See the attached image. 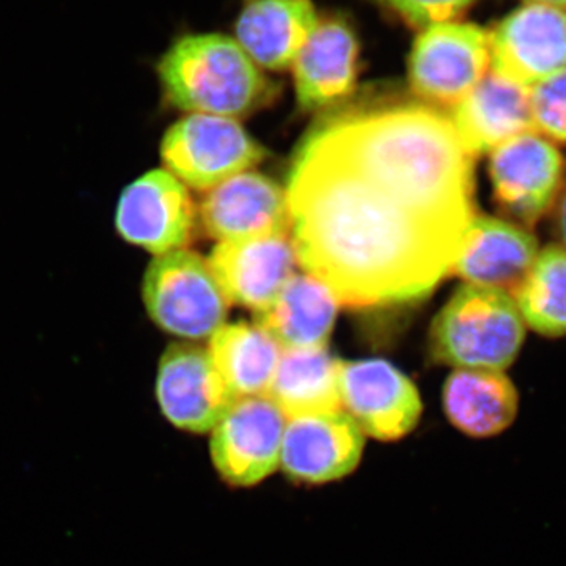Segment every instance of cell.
Returning a JSON list of instances; mask_svg holds the SVG:
<instances>
[{
    "label": "cell",
    "mask_w": 566,
    "mask_h": 566,
    "mask_svg": "<svg viewBox=\"0 0 566 566\" xmlns=\"http://www.w3.org/2000/svg\"><path fill=\"white\" fill-rule=\"evenodd\" d=\"M319 24L311 0H252L234 28V40L262 69H290Z\"/></svg>",
    "instance_id": "19"
},
{
    "label": "cell",
    "mask_w": 566,
    "mask_h": 566,
    "mask_svg": "<svg viewBox=\"0 0 566 566\" xmlns=\"http://www.w3.org/2000/svg\"><path fill=\"white\" fill-rule=\"evenodd\" d=\"M524 324L512 294L465 283L436 316L431 354L457 370L504 371L524 344Z\"/></svg>",
    "instance_id": "3"
},
{
    "label": "cell",
    "mask_w": 566,
    "mask_h": 566,
    "mask_svg": "<svg viewBox=\"0 0 566 566\" xmlns=\"http://www.w3.org/2000/svg\"><path fill=\"white\" fill-rule=\"evenodd\" d=\"M200 218L207 233L221 243L290 233L286 192L262 174L234 175L210 189Z\"/></svg>",
    "instance_id": "14"
},
{
    "label": "cell",
    "mask_w": 566,
    "mask_h": 566,
    "mask_svg": "<svg viewBox=\"0 0 566 566\" xmlns=\"http://www.w3.org/2000/svg\"><path fill=\"white\" fill-rule=\"evenodd\" d=\"M452 123L469 155L491 153L520 134L536 132L531 88L490 73L453 107Z\"/></svg>",
    "instance_id": "17"
},
{
    "label": "cell",
    "mask_w": 566,
    "mask_h": 566,
    "mask_svg": "<svg viewBox=\"0 0 566 566\" xmlns=\"http://www.w3.org/2000/svg\"><path fill=\"white\" fill-rule=\"evenodd\" d=\"M196 218L186 186L169 170H150L123 189L115 229L126 243L159 256L191 241Z\"/></svg>",
    "instance_id": "9"
},
{
    "label": "cell",
    "mask_w": 566,
    "mask_h": 566,
    "mask_svg": "<svg viewBox=\"0 0 566 566\" xmlns=\"http://www.w3.org/2000/svg\"><path fill=\"white\" fill-rule=\"evenodd\" d=\"M156 401L167 422L189 433L214 430L238 400L199 345H170L159 360Z\"/></svg>",
    "instance_id": "7"
},
{
    "label": "cell",
    "mask_w": 566,
    "mask_h": 566,
    "mask_svg": "<svg viewBox=\"0 0 566 566\" xmlns=\"http://www.w3.org/2000/svg\"><path fill=\"white\" fill-rule=\"evenodd\" d=\"M338 390L342 411L378 441L405 438L422 417V398L415 382L386 360L342 363Z\"/></svg>",
    "instance_id": "10"
},
{
    "label": "cell",
    "mask_w": 566,
    "mask_h": 566,
    "mask_svg": "<svg viewBox=\"0 0 566 566\" xmlns=\"http://www.w3.org/2000/svg\"><path fill=\"white\" fill-rule=\"evenodd\" d=\"M297 255L289 234L226 241L212 249L208 264L230 303L259 312L296 274Z\"/></svg>",
    "instance_id": "15"
},
{
    "label": "cell",
    "mask_w": 566,
    "mask_h": 566,
    "mask_svg": "<svg viewBox=\"0 0 566 566\" xmlns=\"http://www.w3.org/2000/svg\"><path fill=\"white\" fill-rule=\"evenodd\" d=\"M517 311L536 334L566 335V249L547 245L513 296Z\"/></svg>",
    "instance_id": "24"
},
{
    "label": "cell",
    "mask_w": 566,
    "mask_h": 566,
    "mask_svg": "<svg viewBox=\"0 0 566 566\" xmlns=\"http://www.w3.org/2000/svg\"><path fill=\"white\" fill-rule=\"evenodd\" d=\"M538 253L536 238L523 227L475 216L450 274L515 296Z\"/></svg>",
    "instance_id": "16"
},
{
    "label": "cell",
    "mask_w": 566,
    "mask_h": 566,
    "mask_svg": "<svg viewBox=\"0 0 566 566\" xmlns=\"http://www.w3.org/2000/svg\"><path fill=\"white\" fill-rule=\"evenodd\" d=\"M531 106L536 132L566 144V69L531 87Z\"/></svg>",
    "instance_id": "25"
},
{
    "label": "cell",
    "mask_w": 566,
    "mask_h": 566,
    "mask_svg": "<svg viewBox=\"0 0 566 566\" xmlns=\"http://www.w3.org/2000/svg\"><path fill=\"white\" fill-rule=\"evenodd\" d=\"M340 365L326 348L283 349L268 397L286 419L337 411Z\"/></svg>",
    "instance_id": "22"
},
{
    "label": "cell",
    "mask_w": 566,
    "mask_h": 566,
    "mask_svg": "<svg viewBox=\"0 0 566 566\" xmlns=\"http://www.w3.org/2000/svg\"><path fill=\"white\" fill-rule=\"evenodd\" d=\"M491 71L531 88L566 69V11L526 3L490 33Z\"/></svg>",
    "instance_id": "12"
},
{
    "label": "cell",
    "mask_w": 566,
    "mask_h": 566,
    "mask_svg": "<svg viewBox=\"0 0 566 566\" xmlns=\"http://www.w3.org/2000/svg\"><path fill=\"white\" fill-rule=\"evenodd\" d=\"M161 156L182 185L210 191L249 172L262 161L264 150L234 118L191 114L164 134Z\"/></svg>",
    "instance_id": "5"
},
{
    "label": "cell",
    "mask_w": 566,
    "mask_h": 566,
    "mask_svg": "<svg viewBox=\"0 0 566 566\" xmlns=\"http://www.w3.org/2000/svg\"><path fill=\"white\" fill-rule=\"evenodd\" d=\"M142 300L156 326L185 340L211 338L226 323L230 305L210 264L186 249L153 260Z\"/></svg>",
    "instance_id": "4"
},
{
    "label": "cell",
    "mask_w": 566,
    "mask_h": 566,
    "mask_svg": "<svg viewBox=\"0 0 566 566\" xmlns=\"http://www.w3.org/2000/svg\"><path fill=\"white\" fill-rule=\"evenodd\" d=\"M558 232H560L566 248V192L564 199H562L560 208H558Z\"/></svg>",
    "instance_id": "27"
},
{
    "label": "cell",
    "mask_w": 566,
    "mask_h": 566,
    "mask_svg": "<svg viewBox=\"0 0 566 566\" xmlns=\"http://www.w3.org/2000/svg\"><path fill=\"white\" fill-rule=\"evenodd\" d=\"M156 71L167 102L191 114L244 117L273 93L260 66L223 33L181 36L164 52Z\"/></svg>",
    "instance_id": "2"
},
{
    "label": "cell",
    "mask_w": 566,
    "mask_h": 566,
    "mask_svg": "<svg viewBox=\"0 0 566 566\" xmlns=\"http://www.w3.org/2000/svg\"><path fill=\"white\" fill-rule=\"evenodd\" d=\"M490 70V33L472 22L423 29L409 57V82L416 95L452 109Z\"/></svg>",
    "instance_id": "6"
},
{
    "label": "cell",
    "mask_w": 566,
    "mask_h": 566,
    "mask_svg": "<svg viewBox=\"0 0 566 566\" xmlns=\"http://www.w3.org/2000/svg\"><path fill=\"white\" fill-rule=\"evenodd\" d=\"M474 161L433 106L323 122L285 191L297 262L346 307L427 296L452 273L476 216Z\"/></svg>",
    "instance_id": "1"
},
{
    "label": "cell",
    "mask_w": 566,
    "mask_h": 566,
    "mask_svg": "<svg viewBox=\"0 0 566 566\" xmlns=\"http://www.w3.org/2000/svg\"><path fill=\"white\" fill-rule=\"evenodd\" d=\"M442 406L449 422L461 433L494 438L515 422L520 394L504 371L460 368L446 381Z\"/></svg>",
    "instance_id": "21"
},
{
    "label": "cell",
    "mask_w": 566,
    "mask_h": 566,
    "mask_svg": "<svg viewBox=\"0 0 566 566\" xmlns=\"http://www.w3.org/2000/svg\"><path fill=\"white\" fill-rule=\"evenodd\" d=\"M490 175L501 210L524 226H534L560 191L564 158L553 142L528 132L491 151Z\"/></svg>",
    "instance_id": "11"
},
{
    "label": "cell",
    "mask_w": 566,
    "mask_h": 566,
    "mask_svg": "<svg viewBox=\"0 0 566 566\" xmlns=\"http://www.w3.org/2000/svg\"><path fill=\"white\" fill-rule=\"evenodd\" d=\"M212 363L237 398L264 397L273 385L283 349L259 326H222L210 340Z\"/></svg>",
    "instance_id": "23"
},
{
    "label": "cell",
    "mask_w": 566,
    "mask_h": 566,
    "mask_svg": "<svg viewBox=\"0 0 566 566\" xmlns=\"http://www.w3.org/2000/svg\"><path fill=\"white\" fill-rule=\"evenodd\" d=\"M359 44L342 21H319L293 62L297 102L307 111L333 106L352 93Z\"/></svg>",
    "instance_id": "18"
},
{
    "label": "cell",
    "mask_w": 566,
    "mask_h": 566,
    "mask_svg": "<svg viewBox=\"0 0 566 566\" xmlns=\"http://www.w3.org/2000/svg\"><path fill=\"white\" fill-rule=\"evenodd\" d=\"M286 417L268 395L238 398L212 430L216 471L233 486L263 482L281 468Z\"/></svg>",
    "instance_id": "8"
},
{
    "label": "cell",
    "mask_w": 566,
    "mask_h": 566,
    "mask_svg": "<svg viewBox=\"0 0 566 566\" xmlns=\"http://www.w3.org/2000/svg\"><path fill=\"white\" fill-rule=\"evenodd\" d=\"M527 3H539V6L554 7V9L566 11V0H527Z\"/></svg>",
    "instance_id": "28"
},
{
    "label": "cell",
    "mask_w": 566,
    "mask_h": 566,
    "mask_svg": "<svg viewBox=\"0 0 566 566\" xmlns=\"http://www.w3.org/2000/svg\"><path fill=\"white\" fill-rule=\"evenodd\" d=\"M379 3L400 14L409 24L419 29L457 21L476 0H378Z\"/></svg>",
    "instance_id": "26"
},
{
    "label": "cell",
    "mask_w": 566,
    "mask_h": 566,
    "mask_svg": "<svg viewBox=\"0 0 566 566\" xmlns=\"http://www.w3.org/2000/svg\"><path fill=\"white\" fill-rule=\"evenodd\" d=\"M338 305L314 275L294 274L266 307L255 312V322L282 349L326 348Z\"/></svg>",
    "instance_id": "20"
},
{
    "label": "cell",
    "mask_w": 566,
    "mask_h": 566,
    "mask_svg": "<svg viewBox=\"0 0 566 566\" xmlns=\"http://www.w3.org/2000/svg\"><path fill=\"white\" fill-rule=\"evenodd\" d=\"M364 433L342 409L286 419L281 468L301 483L345 479L360 463Z\"/></svg>",
    "instance_id": "13"
}]
</instances>
